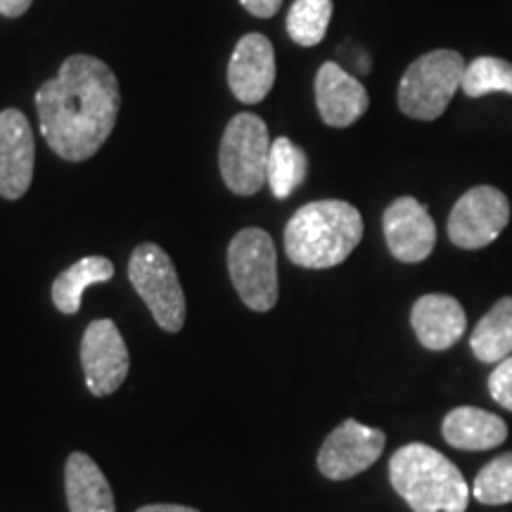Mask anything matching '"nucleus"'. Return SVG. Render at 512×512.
Wrapping results in <instances>:
<instances>
[{"label": "nucleus", "mask_w": 512, "mask_h": 512, "mask_svg": "<svg viewBox=\"0 0 512 512\" xmlns=\"http://www.w3.org/2000/svg\"><path fill=\"white\" fill-rule=\"evenodd\" d=\"M41 133L57 157L86 162L112 136L121 110L117 76L93 55H69L60 74L38 88Z\"/></svg>", "instance_id": "f257e3e1"}, {"label": "nucleus", "mask_w": 512, "mask_h": 512, "mask_svg": "<svg viewBox=\"0 0 512 512\" xmlns=\"http://www.w3.org/2000/svg\"><path fill=\"white\" fill-rule=\"evenodd\" d=\"M363 240V216L342 200L309 202L285 228V254L302 268H332L349 259Z\"/></svg>", "instance_id": "f03ea898"}, {"label": "nucleus", "mask_w": 512, "mask_h": 512, "mask_svg": "<svg viewBox=\"0 0 512 512\" xmlns=\"http://www.w3.org/2000/svg\"><path fill=\"white\" fill-rule=\"evenodd\" d=\"M389 482L413 512H465L470 503L463 472L418 441L401 446L389 460Z\"/></svg>", "instance_id": "7ed1b4c3"}, {"label": "nucleus", "mask_w": 512, "mask_h": 512, "mask_svg": "<svg viewBox=\"0 0 512 512\" xmlns=\"http://www.w3.org/2000/svg\"><path fill=\"white\" fill-rule=\"evenodd\" d=\"M465 60L456 50H432L406 69L399 83V107L406 117L434 121L463 86Z\"/></svg>", "instance_id": "20e7f679"}, {"label": "nucleus", "mask_w": 512, "mask_h": 512, "mask_svg": "<svg viewBox=\"0 0 512 512\" xmlns=\"http://www.w3.org/2000/svg\"><path fill=\"white\" fill-rule=\"evenodd\" d=\"M268 138L266 121L256 114L242 112L228 121L219 147L221 176L235 195H256L268 183Z\"/></svg>", "instance_id": "39448f33"}, {"label": "nucleus", "mask_w": 512, "mask_h": 512, "mask_svg": "<svg viewBox=\"0 0 512 512\" xmlns=\"http://www.w3.org/2000/svg\"><path fill=\"white\" fill-rule=\"evenodd\" d=\"M228 273L247 309L266 313L278 304V256L266 230L245 228L230 240Z\"/></svg>", "instance_id": "423d86ee"}, {"label": "nucleus", "mask_w": 512, "mask_h": 512, "mask_svg": "<svg viewBox=\"0 0 512 512\" xmlns=\"http://www.w3.org/2000/svg\"><path fill=\"white\" fill-rule=\"evenodd\" d=\"M128 278L152 318L166 332H178L185 325V294L171 256L159 245L143 242L133 249L128 261Z\"/></svg>", "instance_id": "0eeeda50"}, {"label": "nucleus", "mask_w": 512, "mask_h": 512, "mask_svg": "<svg viewBox=\"0 0 512 512\" xmlns=\"http://www.w3.org/2000/svg\"><path fill=\"white\" fill-rule=\"evenodd\" d=\"M510 223V202L494 185H477L453 204L448 240L460 249H482L498 240Z\"/></svg>", "instance_id": "6e6552de"}, {"label": "nucleus", "mask_w": 512, "mask_h": 512, "mask_svg": "<svg viewBox=\"0 0 512 512\" xmlns=\"http://www.w3.org/2000/svg\"><path fill=\"white\" fill-rule=\"evenodd\" d=\"M384 444H387V437L382 430L361 425L354 418L344 420L320 446V475L332 479V482H344V479L361 475L380 460Z\"/></svg>", "instance_id": "1a4fd4ad"}, {"label": "nucleus", "mask_w": 512, "mask_h": 512, "mask_svg": "<svg viewBox=\"0 0 512 512\" xmlns=\"http://www.w3.org/2000/svg\"><path fill=\"white\" fill-rule=\"evenodd\" d=\"M81 366L93 396H110L124 384L131 361L114 320L100 318L88 323L81 339Z\"/></svg>", "instance_id": "9d476101"}, {"label": "nucleus", "mask_w": 512, "mask_h": 512, "mask_svg": "<svg viewBox=\"0 0 512 512\" xmlns=\"http://www.w3.org/2000/svg\"><path fill=\"white\" fill-rule=\"evenodd\" d=\"M382 228L389 252L401 264H420L437 245V226L425 204L415 197H399L389 204Z\"/></svg>", "instance_id": "9b49d317"}, {"label": "nucleus", "mask_w": 512, "mask_h": 512, "mask_svg": "<svg viewBox=\"0 0 512 512\" xmlns=\"http://www.w3.org/2000/svg\"><path fill=\"white\" fill-rule=\"evenodd\" d=\"M34 159V133L24 112L15 107L0 112V197L3 200H19L27 195L34 181Z\"/></svg>", "instance_id": "f8f14e48"}, {"label": "nucleus", "mask_w": 512, "mask_h": 512, "mask_svg": "<svg viewBox=\"0 0 512 512\" xmlns=\"http://www.w3.org/2000/svg\"><path fill=\"white\" fill-rule=\"evenodd\" d=\"M275 83V50L264 34H247L238 41L228 64V86L245 105H259Z\"/></svg>", "instance_id": "ddd939ff"}, {"label": "nucleus", "mask_w": 512, "mask_h": 512, "mask_svg": "<svg viewBox=\"0 0 512 512\" xmlns=\"http://www.w3.org/2000/svg\"><path fill=\"white\" fill-rule=\"evenodd\" d=\"M316 105L325 124L347 128L368 112L370 98L356 76L344 72L337 62H325L316 74Z\"/></svg>", "instance_id": "4468645a"}, {"label": "nucleus", "mask_w": 512, "mask_h": 512, "mask_svg": "<svg viewBox=\"0 0 512 512\" xmlns=\"http://www.w3.org/2000/svg\"><path fill=\"white\" fill-rule=\"evenodd\" d=\"M411 325L422 347L446 351L465 335L467 316L458 299L448 294H425L413 304Z\"/></svg>", "instance_id": "2eb2a0df"}, {"label": "nucleus", "mask_w": 512, "mask_h": 512, "mask_svg": "<svg viewBox=\"0 0 512 512\" xmlns=\"http://www.w3.org/2000/svg\"><path fill=\"white\" fill-rule=\"evenodd\" d=\"M441 434L446 444L458 451H491L508 439V425L496 413L460 406L441 422Z\"/></svg>", "instance_id": "dca6fc26"}, {"label": "nucleus", "mask_w": 512, "mask_h": 512, "mask_svg": "<svg viewBox=\"0 0 512 512\" xmlns=\"http://www.w3.org/2000/svg\"><path fill=\"white\" fill-rule=\"evenodd\" d=\"M64 489H67L69 512H117L110 482L86 453L76 451L67 458Z\"/></svg>", "instance_id": "f3484780"}, {"label": "nucleus", "mask_w": 512, "mask_h": 512, "mask_svg": "<svg viewBox=\"0 0 512 512\" xmlns=\"http://www.w3.org/2000/svg\"><path fill=\"white\" fill-rule=\"evenodd\" d=\"M114 278V264L105 256H83L62 271L53 283V304L57 311L74 316L81 309V297L86 287L107 283Z\"/></svg>", "instance_id": "a211bd4d"}, {"label": "nucleus", "mask_w": 512, "mask_h": 512, "mask_svg": "<svg viewBox=\"0 0 512 512\" xmlns=\"http://www.w3.org/2000/svg\"><path fill=\"white\" fill-rule=\"evenodd\" d=\"M470 349L477 361L501 363L512 356V297H503L472 330Z\"/></svg>", "instance_id": "6ab92c4d"}, {"label": "nucleus", "mask_w": 512, "mask_h": 512, "mask_svg": "<svg viewBox=\"0 0 512 512\" xmlns=\"http://www.w3.org/2000/svg\"><path fill=\"white\" fill-rule=\"evenodd\" d=\"M309 157L290 138H278L271 143L268 155V188L275 200H287L294 190L306 181Z\"/></svg>", "instance_id": "aec40b11"}, {"label": "nucleus", "mask_w": 512, "mask_h": 512, "mask_svg": "<svg viewBox=\"0 0 512 512\" xmlns=\"http://www.w3.org/2000/svg\"><path fill=\"white\" fill-rule=\"evenodd\" d=\"M332 0H294L287 12V34L297 46L313 48L328 34Z\"/></svg>", "instance_id": "412c9836"}, {"label": "nucleus", "mask_w": 512, "mask_h": 512, "mask_svg": "<svg viewBox=\"0 0 512 512\" xmlns=\"http://www.w3.org/2000/svg\"><path fill=\"white\" fill-rule=\"evenodd\" d=\"M460 91L467 98H482L489 93L512 95V64L501 57H477L465 67Z\"/></svg>", "instance_id": "4be33fe9"}, {"label": "nucleus", "mask_w": 512, "mask_h": 512, "mask_svg": "<svg viewBox=\"0 0 512 512\" xmlns=\"http://www.w3.org/2000/svg\"><path fill=\"white\" fill-rule=\"evenodd\" d=\"M472 496L482 505L512 503V451L486 463L472 484Z\"/></svg>", "instance_id": "5701e85b"}, {"label": "nucleus", "mask_w": 512, "mask_h": 512, "mask_svg": "<svg viewBox=\"0 0 512 512\" xmlns=\"http://www.w3.org/2000/svg\"><path fill=\"white\" fill-rule=\"evenodd\" d=\"M489 394L498 406L512 413V356L496 363L489 375Z\"/></svg>", "instance_id": "b1692460"}, {"label": "nucleus", "mask_w": 512, "mask_h": 512, "mask_svg": "<svg viewBox=\"0 0 512 512\" xmlns=\"http://www.w3.org/2000/svg\"><path fill=\"white\" fill-rule=\"evenodd\" d=\"M240 5L249 12V15L259 19H271L278 15L283 0H240Z\"/></svg>", "instance_id": "393cba45"}, {"label": "nucleus", "mask_w": 512, "mask_h": 512, "mask_svg": "<svg viewBox=\"0 0 512 512\" xmlns=\"http://www.w3.org/2000/svg\"><path fill=\"white\" fill-rule=\"evenodd\" d=\"M31 3H34V0H0V15L10 19L22 17L24 12L31 8Z\"/></svg>", "instance_id": "a878e982"}, {"label": "nucleus", "mask_w": 512, "mask_h": 512, "mask_svg": "<svg viewBox=\"0 0 512 512\" xmlns=\"http://www.w3.org/2000/svg\"><path fill=\"white\" fill-rule=\"evenodd\" d=\"M136 512H200V510H195V508H188V505L157 503V505H145V508H138Z\"/></svg>", "instance_id": "bb28decb"}]
</instances>
